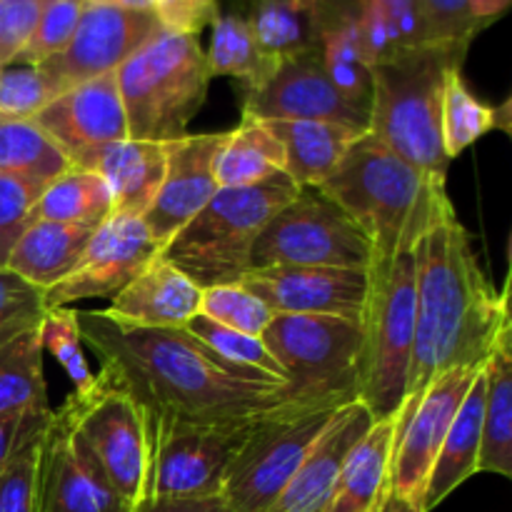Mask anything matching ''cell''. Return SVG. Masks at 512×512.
<instances>
[{
  "label": "cell",
  "mask_w": 512,
  "mask_h": 512,
  "mask_svg": "<svg viewBox=\"0 0 512 512\" xmlns=\"http://www.w3.org/2000/svg\"><path fill=\"white\" fill-rule=\"evenodd\" d=\"M318 190L340 205L370 240V268L413 253L430 230L458 218L445 180L413 168L373 133H363L350 145Z\"/></svg>",
  "instance_id": "3"
},
{
  "label": "cell",
  "mask_w": 512,
  "mask_h": 512,
  "mask_svg": "<svg viewBox=\"0 0 512 512\" xmlns=\"http://www.w3.org/2000/svg\"><path fill=\"white\" fill-rule=\"evenodd\" d=\"M110 215H113V200L103 178L70 165L65 173L45 185L30 218L98 228Z\"/></svg>",
  "instance_id": "32"
},
{
  "label": "cell",
  "mask_w": 512,
  "mask_h": 512,
  "mask_svg": "<svg viewBox=\"0 0 512 512\" xmlns=\"http://www.w3.org/2000/svg\"><path fill=\"white\" fill-rule=\"evenodd\" d=\"M320 55L330 83L345 100L370 115L373 103V63L363 48L358 18L343 20L320 35Z\"/></svg>",
  "instance_id": "36"
},
{
  "label": "cell",
  "mask_w": 512,
  "mask_h": 512,
  "mask_svg": "<svg viewBox=\"0 0 512 512\" xmlns=\"http://www.w3.org/2000/svg\"><path fill=\"white\" fill-rule=\"evenodd\" d=\"M285 155V175L298 188H318L345 158L363 130L328 120H265Z\"/></svg>",
  "instance_id": "24"
},
{
  "label": "cell",
  "mask_w": 512,
  "mask_h": 512,
  "mask_svg": "<svg viewBox=\"0 0 512 512\" xmlns=\"http://www.w3.org/2000/svg\"><path fill=\"white\" fill-rule=\"evenodd\" d=\"M243 118L328 120L368 133L370 115L335 90L323 68L320 48L280 60L263 85L243 90Z\"/></svg>",
  "instance_id": "17"
},
{
  "label": "cell",
  "mask_w": 512,
  "mask_h": 512,
  "mask_svg": "<svg viewBox=\"0 0 512 512\" xmlns=\"http://www.w3.org/2000/svg\"><path fill=\"white\" fill-rule=\"evenodd\" d=\"M155 18L165 30L183 35H195L215 20L218 0H158L155 3Z\"/></svg>",
  "instance_id": "48"
},
{
  "label": "cell",
  "mask_w": 512,
  "mask_h": 512,
  "mask_svg": "<svg viewBox=\"0 0 512 512\" xmlns=\"http://www.w3.org/2000/svg\"><path fill=\"white\" fill-rule=\"evenodd\" d=\"M163 25L155 13L125 10L115 5L85 3L73 38L40 68L60 93L85 80L115 73L135 50L148 43Z\"/></svg>",
  "instance_id": "15"
},
{
  "label": "cell",
  "mask_w": 512,
  "mask_h": 512,
  "mask_svg": "<svg viewBox=\"0 0 512 512\" xmlns=\"http://www.w3.org/2000/svg\"><path fill=\"white\" fill-rule=\"evenodd\" d=\"M50 143L73 163L78 155L100 145L128 138L123 100L115 73L85 80L50 100L33 118Z\"/></svg>",
  "instance_id": "20"
},
{
  "label": "cell",
  "mask_w": 512,
  "mask_h": 512,
  "mask_svg": "<svg viewBox=\"0 0 512 512\" xmlns=\"http://www.w3.org/2000/svg\"><path fill=\"white\" fill-rule=\"evenodd\" d=\"M360 318L358 400L373 420L393 418L405 400L415 343V250L370 268Z\"/></svg>",
  "instance_id": "7"
},
{
  "label": "cell",
  "mask_w": 512,
  "mask_h": 512,
  "mask_svg": "<svg viewBox=\"0 0 512 512\" xmlns=\"http://www.w3.org/2000/svg\"><path fill=\"white\" fill-rule=\"evenodd\" d=\"M20 410H50L40 323L0 348V415Z\"/></svg>",
  "instance_id": "35"
},
{
  "label": "cell",
  "mask_w": 512,
  "mask_h": 512,
  "mask_svg": "<svg viewBox=\"0 0 512 512\" xmlns=\"http://www.w3.org/2000/svg\"><path fill=\"white\" fill-rule=\"evenodd\" d=\"M383 512H420V510L410 508L408 503H403V500H398V498H388L383 505Z\"/></svg>",
  "instance_id": "52"
},
{
  "label": "cell",
  "mask_w": 512,
  "mask_h": 512,
  "mask_svg": "<svg viewBox=\"0 0 512 512\" xmlns=\"http://www.w3.org/2000/svg\"><path fill=\"white\" fill-rule=\"evenodd\" d=\"M288 175L248 188H220L158 253L200 290L238 285L250 273V250L270 218L298 195Z\"/></svg>",
  "instance_id": "4"
},
{
  "label": "cell",
  "mask_w": 512,
  "mask_h": 512,
  "mask_svg": "<svg viewBox=\"0 0 512 512\" xmlns=\"http://www.w3.org/2000/svg\"><path fill=\"white\" fill-rule=\"evenodd\" d=\"M95 228L30 220L28 228L10 250L5 268L40 290L60 283L78 265Z\"/></svg>",
  "instance_id": "26"
},
{
  "label": "cell",
  "mask_w": 512,
  "mask_h": 512,
  "mask_svg": "<svg viewBox=\"0 0 512 512\" xmlns=\"http://www.w3.org/2000/svg\"><path fill=\"white\" fill-rule=\"evenodd\" d=\"M60 90L40 65L10 63L0 68V118L33 120Z\"/></svg>",
  "instance_id": "41"
},
{
  "label": "cell",
  "mask_w": 512,
  "mask_h": 512,
  "mask_svg": "<svg viewBox=\"0 0 512 512\" xmlns=\"http://www.w3.org/2000/svg\"><path fill=\"white\" fill-rule=\"evenodd\" d=\"M210 50L205 53L210 78L230 75L243 83V90L263 85L278 68V60L260 48L248 18L238 13H218L213 23Z\"/></svg>",
  "instance_id": "33"
},
{
  "label": "cell",
  "mask_w": 512,
  "mask_h": 512,
  "mask_svg": "<svg viewBox=\"0 0 512 512\" xmlns=\"http://www.w3.org/2000/svg\"><path fill=\"white\" fill-rule=\"evenodd\" d=\"M35 512H133L63 408L53 410L45 430Z\"/></svg>",
  "instance_id": "16"
},
{
  "label": "cell",
  "mask_w": 512,
  "mask_h": 512,
  "mask_svg": "<svg viewBox=\"0 0 512 512\" xmlns=\"http://www.w3.org/2000/svg\"><path fill=\"white\" fill-rule=\"evenodd\" d=\"M428 48L468 53L483 25L475 20L470 0H415Z\"/></svg>",
  "instance_id": "40"
},
{
  "label": "cell",
  "mask_w": 512,
  "mask_h": 512,
  "mask_svg": "<svg viewBox=\"0 0 512 512\" xmlns=\"http://www.w3.org/2000/svg\"><path fill=\"white\" fill-rule=\"evenodd\" d=\"M510 325V280L495 288L458 218L430 230L415 245V343L405 398L450 370H483Z\"/></svg>",
  "instance_id": "2"
},
{
  "label": "cell",
  "mask_w": 512,
  "mask_h": 512,
  "mask_svg": "<svg viewBox=\"0 0 512 512\" xmlns=\"http://www.w3.org/2000/svg\"><path fill=\"white\" fill-rule=\"evenodd\" d=\"M68 168V158L33 120L0 118V175L48 185Z\"/></svg>",
  "instance_id": "37"
},
{
  "label": "cell",
  "mask_w": 512,
  "mask_h": 512,
  "mask_svg": "<svg viewBox=\"0 0 512 512\" xmlns=\"http://www.w3.org/2000/svg\"><path fill=\"white\" fill-rule=\"evenodd\" d=\"M158 253L160 245L150 238L143 218L110 215L90 235L78 265L60 283L43 290L45 310L70 308L80 300L113 298Z\"/></svg>",
  "instance_id": "14"
},
{
  "label": "cell",
  "mask_w": 512,
  "mask_h": 512,
  "mask_svg": "<svg viewBox=\"0 0 512 512\" xmlns=\"http://www.w3.org/2000/svg\"><path fill=\"white\" fill-rule=\"evenodd\" d=\"M85 3H100V5H115V8L125 10H143V13H153L158 0H85Z\"/></svg>",
  "instance_id": "51"
},
{
  "label": "cell",
  "mask_w": 512,
  "mask_h": 512,
  "mask_svg": "<svg viewBox=\"0 0 512 512\" xmlns=\"http://www.w3.org/2000/svg\"><path fill=\"white\" fill-rule=\"evenodd\" d=\"M340 408L343 405L338 403H288L253 423L225 473L220 495L230 508L235 512L268 510Z\"/></svg>",
  "instance_id": "9"
},
{
  "label": "cell",
  "mask_w": 512,
  "mask_h": 512,
  "mask_svg": "<svg viewBox=\"0 0 512 512\" xmlns=\"http://www.w3.org/2000/svg\"><path fill=\"white\" fill-rule=\"evenodd\" d=\"M43 188L45 185L0 175V268H5L10 250L33 220V205Z\"/></svg>",
  "instance_id": "45"
},
{
  "label": "cell",
  "mask_w": 512,
  "mask_h": 512,
  "mask_svg": "<svg viewBox=\"0 0 512 512\" xmlns=\"http://www.w3.org/2000/svg\"><path fill=\"white\" fill-rule=\"evenodd\" d=\"M85 0H48L35 23L33 35L20 50L15 63L40 65L48 58L58 55L73 38L75 25H78L80 13H83Z\"/></svg>",
  "instance_id": "42"
},
{
  "label": "cell",
  "mask_w": 512,
  "mask_h": 512,
  "mask_svg": "<svg viewBox=\"0 0 512 512\" xmlns=\"http://www.w3.org/2000/svg\"><path fill=\"white\" fill-rule=\"evenodd\" d=\"M165 163L168 143L123 138L78 155L70 165L103 178L113 200V215L143 218L163 185Z\"/></svg>",
  "instance_id": "22"
},
{
  "label": "cell",
  "mask_w": 512,
  "mask_h": 512,
  "mask_svg": "<svg viewBox=\"0 0 512 512\" xmlns=\"http://www.w3.org/2000/svg\"><path fill=\"white\" fill-rule=\"evenodd\" d=\"M185 330L198 343H203L218 358V363L235 378L250 380V383L288 385L285 370L280 368V363L260 338L225 328V325L215 323V320L205 318L200 313L188 320Z\"/></svg>",
  "instance_id": "34"
},
{
  "label": "cell",
  "mask_w": 512,
  "mask_h": 512,
  "mask_svg": "<svg viewBox=\"0 0 512 512\" xmlns=\"http://www.w3.org/2000/svg\"><path fill=\"white\" fill-rule=\"evenodd\" d=\"M200 293L178 268L155 258L100 313L133 328H185L200 313Z\"/></svg>",
  "instance_id": "23"
},
{
  "label": "cell",
  "mask_w": 512,
  "mask_h": 512,
  "mask_svg": "<svg viewBox=\"0 0 512 512\" xmlns=\"http://www.w3.org/2000/svg\"><path fill=\"white\" fill-rule=\"evenodd\" d=\"M115 80L128 138L168 143L188 135L213 78L195 35L160 28L115 70Z\"/></svg>",
  "instance_id": "5"
},
{
  "label": "cell",
  "mask_w": 512,
  "mask_h": 512,
  "mask_svg": "<svg viewBox=\"0 0 512 512\" xmlns=\"http://www.w3.org/2000/svg\"><path fill=\"white\" fill-rule=\"evenodd\" d=\"M43 438L20 450L8 465L0 468V512H35L38 508Z\"/></svg>",
  "instance_id": "44"
},
{
  "label": "cell",
  "mask_w": 512,
  "mask_h": 512,
  "mask_svg": "<svg viewBox=\"0 0 512 512\" xmlns=\"http://www.w3.org/2000/svg\"><path fill=\"white\" fill-rule=\"evenodd\" d=\"M373 415L360 400L343 405L330 418L320 438L285 485L280 498L265 512H325L350 450L373 428Z\"/></svg>",
  "instance_id": "21"
},
{
  "label": "cell",
  "mask_w": 512,
  "mask_h": 512,
  "mask_svg": "<svg viewBox=\"0 0 512 512\" xmlns=\"http://www.w3.org/2000/svg\"><path fill=\"white\" fill-rule=\"evenodd\" d=\"M53 408L50 410H20V413L0 415V468L8 465L20 450L40 440L48 430Z\"/></svg>",
  "instance_id": "47"
},
{
  "label": "cell",
  "mask_w": 512,
  "mask_h": 512,
  "mask_svg": "<svg viewBox=\"0 0 512 512\" xmlns=\"http://www.w3.org/2000/svg\"><path fill=\"white\" fill-rule=\"evenodd\" d=\"M470 5H473V15L475 20H478L480 25H490L493 20H498L500 15L508 10L510 0H470Z\"/></svg>",
  "instance_id": "50"
},
{
  "label": "cell",
  "mask_w": 512,
  "mask_h": 512,
  "mask_svg": "<svg viewBox=\"0 0 512 512\" xmlns=\"http://www.w3.org/2000/svg\"><path fill=\"white\" fill-rule=\"evenodd\" d=\"M253 423L203 425L155 423L148 435V483L145 498H198L223 493L230 460Z\"/></svg>",
  "instance_id": "11"
},
{
  "label": "cell",
  "mask_w": 512,
  "mask_h": 512,
  "mask_svg": "<svg viewBox=\"0 0 512 512\" xmlns=\"http://www.w3.org/2000/svg\"><path fill=\"white\" fill-rule=\"evenodd\" d=\"M463 60L465 53L460 50L420 48L373 65L368 133L413 168L438 180L448 178L450 165L440 138L443 75Z\"/></svg>",
  "instance_id": "6"
},
{
  "label": "cell",
  "mask_w": 512,
  "mask_h": 512,
  "mask_svg": "<svg viewBox=\"0 0 512 512\" xmlns=\"http://www.w3.org/2000/svg\"><path fill=\"white\" fill-rule=\"evenodd\" d=\"M48 0H0V68L15 63Z\"/></svg>",
  "instance_id": "46"
},
{
  "label": "cell",
  "mask_w": 512,
  "mask_h": 512,
  "mask_svg": "<svg viewBox=\"0 0 512 512\" xmlns=\"http://www.w3.org/2000/svg\"><path fill=\"white\" fill-rule=\"evenodd\" d=\"M480 370H450L420 395H408L395 413L390 498L423 512L425 488L460 403Z\"/></svg>",
  "instance_id": "13"
},
{
  "label": "cell",
  "mask_w": 512,
  "mask_h": 512,
  "mask_svg": "<svg viewBox=\"0 0 512 512\" xmlns=\"http://www.w3.org/2000/svg\"><path fill=\"white\" fill-rule=\"evenodd\" d=\"M493 130H512V103L488 105L468 88L463 78V63H455L443 75L440 93V138H443L445 158L453 163L463 150L478 143Z\"/></svg>",
  "instance_id": "29"
},
{
  "label": "cell",
  "mask_w": 512,
  "mask_h": 512,
  "mask_svg": "<svg viewBox=\"0 0 512 512\" xmlns=\"http://www.w3.org/2000/svg\"><path fill=\"white\" fill-rule=\"evenodd\" d=\"M225 133L183 135L168 140V163L165 178L153 205L143 215L150 238L163 248L175 238L190 218L218 193L215 180V155Z\"/></svg>",
  "instance_id": "19"
},
{
  "label": "cell",
  "mask_w": 512,
  "mask_h": 512,
  "mask_svg": "<svg viewBox=\"0 0 512 512\" xmlns=\"http://www.w3.org/2000/svg\"><path fill=\"white\" fill-rule=\"evenodd\" d=\"M248 18L260 48L273 60L293 58L320 48L318 3L315 0H255Z\"/></svg>",
  "instance_id": "31"
},
{
  "label": "cell",
  "mask_w": 512,
  "mask_h": 512,
  "mask_svg": "<svg viewBox=\"0 0 512 512\" xmlns=\"http://www.w3.org/2000/svg\"><path fill=\"white\" fill-rule=\"evenodd\" d=\"M200 315L238 333L260 338L275 313L243 285H213L200 293Z\"/></svg>",
  "instance_id": "38"
},
{
  "label": "cell",
  "mask_w": 512,
  "mask_h": 512,
  "mask_svg": "<svg viewBox=\"0 0 512 512\" xmlns=\"http://www.w3.org/2000/svg\"><path fill=\"white\" fill-rule=\"evenodd\" d=\"M250 3H255V0H250Z\"/></svg>",
  "instance_id": "53"
},
{
  "label": "cell",
  "mask_w": 512,
  "mask_h": 512,
  "mask_svg": "<svg viewBox=\"0 0 512 512\" xmlns=\"http://www.w3.org/2000/svg\"><path fill=\"white\" fill-rule=\"evenodd\" d=\"M380 512H383V510H380Z\"/></svg>",
  "instance_id": "54"
},
{
  "label": "cell",
  "mask_w": 512,
  "mask_h": 512,
  "mask_svg": "<svg viewBox=\"0 0 512 512\" xmlns=\"http://www.w3.org/2000/svg\"><path fill=\"white\" fill-rule=\"evenodd\" d=\"M283 173V148L260 120L243 118L238 128L223 135L215 155L218 188H248Z\"/></svg>",
  "instance_id": "30"
},
{
  "label": "cell",
  "mask_w": 512,
  "mask_h": 512,
  "mask_svg": "<svg viewBox=\"0 0 512 512\" xmlns=\"http://www.w3.org/2000/svg\"><path fill=\"white\" fill-rule=\"evenodd\" d=\"M75 318L100 373L135 400L145 425L248 423L295 403L288 385L230 375L185 328H133L100 310H75Z\"/></svg>",
  "instance_id": "1"
},
{
  "label": "cell",
  "mask_w": 512,
  "mask_h": 512,
  "mask_svg": "<svg viewBox=\"0 0 512 512\" xmlns=\"http://www.w3.org/2000/svg\"><path fill=\"white\" fill-rule=\"evenodd\" d=\"M395 415L375 420L373 428L350 450L325 512H380L390 498V455Z\"/></svg>",
  "instance_id": "25"
},
{
  "label": "cell",
  "mask_w": 512,
  "mask_h": 512,
  "mask_svg": "<svg viewBox=\"0 0 512 512\" xmlns=\"http://www.w3.org/2000/svg\"><path fill=\"white\" fill-rule=\"evenodd\" d=\"M483 403H485V375L478 373L470 385L468 395L455 413L453 425L443 440L438 460L425 488L423 512L438 508L448 495H453L460 485L478 473L480 435H483Z\"/></svg>",
  "instance_id": "27"
},
{
  "label": "cell",
  "mask_w": 512,
  "mask_h": 512,
  "mask_svg": "<svg viewBox=\"0 0 512 512\" xmlns=\"http://www.w3.org/2000/svg\"><path fill=\"white\" fill-rule=\"evenodd\" d=\"M275 315H333L360 323L370 290V273L358 268L283 265L250 270L240 280Z\"/></svg>",
  "instance_id": "18"
},
{
  "label": "cell",
  "mask_w": 512,
  "mask_h": 512,
  "mask_svg": "<svg viewBox=\"0 0 512 512\" xmlns=\"http://www.w3.org/2000/svg\"><path fill=\"white\" fill-rule=\"evenodd\" d=\"M483 375L485 403L478 473L512 478V325L500 333Z\"/></svg>",
  "instance_id": "28"
},
{
  "label": "cell",
  "mask_w": 512,
  "mask_h": 512,
  "mask_svg": "<svg viewBox=\"0 0 512 512\" xmlns=\"http://www.w3.org/2000/svg\"><path fill=\"white\" fill-rule=\"evenodd\" d=\"M40 340H43V350H48L58 360L60 368L68 373L75 393H83L95 383V373L85 358L83 338H80L73 308L45 310L43 320H40Z\"/></svg>",
  "instance_id": "39"
},
{
  "label": "cell",
  "mask_w": 512,
  "mask_h": 512,
  "mask_svg": "<svg viewBox=\"0 0 512 512\" xmlns=\"http://www.w3.org/2000/svg\"><path fill=\"white\" fill-rule=\"evenodd\" d=\"M133 512H235L223 495L198 498H143Z\"/></svg>",
  "instance_id": "49"
},
{
  "label": "cell",
  "mask_w": 512,
  "mask_h": 512,
  "mask_svg": "<svg viewBox=\"0 0 512 512\" xmlns=\"http://www.w3.org/2000/svg\"><path fill=\"white\" fill-rule=\"evenodd\" d=\"M43 290L0 268V348L43 320Z\"/></svg>",
  "instance_id": "43"
},
{
  "label": "cell",
  "mask_w": 512,
  "mask_h": 512,
  "mask_svg": "<svg viewBox=\"0 0 512 512\" xmlns=\"http://www.w3.org/2000/svg\"><path fill=\"white\" fill-rule=\"evenodd\" d=\"M373 248L363 230L318 188H300L265 223L250 250V270L283 265L370 270Z\"/></svg>",
  "instance_id": "10"
},
{
  "label": "cell",
  "mask_w": 512,
  "mask_h": 512,
  "mask_svg": "<svg viewBox=\"0 0 512 512\" xmlns=\"http://www.w3.org/2000/svg\"><path fill=\"white\" fill-rule=\"evenodd\" d=\"M260 340L285 370L295 403L358 400L360 323L333 315H275Z\"/></svg>",
  "instance_id": "8"
},
{
  "label": "cell",
  "mask_w": 512,
  "mask_h": 512,
  "mask_svg": "<svg viewBox=\"0 0 512 512\" xmlns=\"http://www.w3.org/2000/svg\"><path fill=\"white\" fill-rule=\"evenodd\" d=\"M60 408L93 450L115 493L135 508L148 483V435L135 400L98 373L88 390L73 393Z\"/></svg>",
  "instance_id": "12"
}]
</instances>
